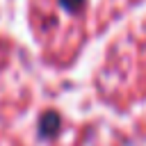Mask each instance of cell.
<instances>
[{
    "mask_svg": "<svg viewBox=\"0 0 146 146\" xmlns=\"http://www.w3.org/2000/svg\"><path fill=\"white\" fill-rule=\"evenodd\" d=\"M62 2H64V5L68 7V9H75V7H78V5L82 2V0H62Z\"/></svg>",
    "mask_w": 146,
    "mask_h": 146,
    "instance_id": "1",
    "label": "cell"
}]
</instances>
